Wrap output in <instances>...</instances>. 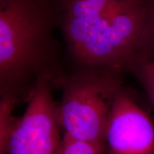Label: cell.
Segmentation results:
<instances>
[{
  "mask_svg": "<svg viewBox=\"0 0 154 154\" xmlns=\"http://www.w3.org/2000/svg\"><path fill=\"white\" fill-rule=\"evenodd\" d=\"M148 2L149 17L140 57L142 56L154 57V0H148Z\"/></svg>",
  "mask_w": 154,
  "mask_h": 154,
  "instance_id": "9c48e42d",
  "label": "cell"
},
{
  "mask_svg": "<svg viewBox=\"0 0 154 154\" xmlns=\"http://www.w3.org/2000/svg\"><path fill=\"white\" fill-rule=\"evenodd\" d=\"M53 86L49 78H42L36 83L11 136L7 154L59 153L63 136Z\"/></svg>",
  "mask_w": 154,
  "mask_h": 154,
  "instance_id": "277c9868",
  "label": "cell"
},
{
  "mask_svg": "<svg viewBox=\"0 0 154 154\" xmlns=\"http://www.w3.org/2000/svg\"><path fill=\"white\" fill-rule=\"evenodd\" d=\"M49 0H0V96L28 101L42 78L57 86L53 36L54 11Z\"/></svg>",
  "mask_w": 154,
  "mask_h": 154,
  "instance_id": "7a4b0ae2",
  "label": "cell"
},
{
  "mask_svg": "<svg viewBox=\"0 0 154 154\" xmlns=\"http://www.w3.org/2000/svg\"><path fill=\"white\" fill-rule=\"evenodd\" d=\"M105 142L108 154H154L153 121L124 86L113 103Z\"/></svg>",
  "mask_w": 154,
  "mask_h": 154,
  "instance_id": "5b68a950",
  "label": "cell"
},
{
  "mask_svg": "<svg viewBox=\"0 0 154 154\" xmlns=\"http://www.w3.org/2000/svg\"><path fill=\"white\" fill-rule=\"evenodd\" d=\"M123 76L107 69L86 67L63 76L58 84L62 95L57 106L63 134L106 148L108 122L124 86Z\"/></svg>",
  "mask_w": 154,
  "mask_h": 154,
  "instance_id": "3957f363",
  "label": "cell"
},
{
  "mask_svg": "<svg viewBox=\"0 0 154 154\" xmlns=\"http://www.w3.org/2000/svg\"><path fill=\"white\" fill-rule=\"evenodd\" d=\"M61 27L82 67L131 73L141 54L148 0H62Z\"/></svg>",
  "mask_w": 154,
  "mask_h": 154,
  "instance_id": "6da1fadb",
  "label": "cell"
},
{
  "mask_svg": "<svg viewBox=\"0 0 154 154\" xmlns=\"http://www.w3.org/2000/svg\"><path fill=\"white\" fill-rule=\"evenodd\" d=\"M106 152L103 146L63 134L58 154H104Z\"/></svg>",
  "mask_w": 154,
  "mask_h": 154,
  "instance_id": "ba28073f",
  "label": "cell"
},
{
  "mask_svg": "<svg viewBox=\"0 0 154 154\" xmlns=\"http://www.w3.org/2000/svg\"><path fill=\"white\" fill-rule=\"evenodd\" d=\"M145 91L154 111V57L142 56L131 71Z\"/></svg>",
  "mask_w": 154,
  "mask_h": 154,
  "instance_id": "52a82bcc",
  "label": "cell"
},
{
  "mask_svg": "<svg viewBox=\"0 0 154 154\" xmlns=\"http://www.w3.org/2000/svg\"><path fill=\"white\" fill-rule=\"evenodd\" d=\"M18 102L8 96L0 98V154H7L11 137L18 125L19 119L13 116Z\"/></svg>",
  "mask_w": 154,
  "mask_h": 154,
  "instance_id": "8992f818",
  "label": "cell"
}]
</instances>
